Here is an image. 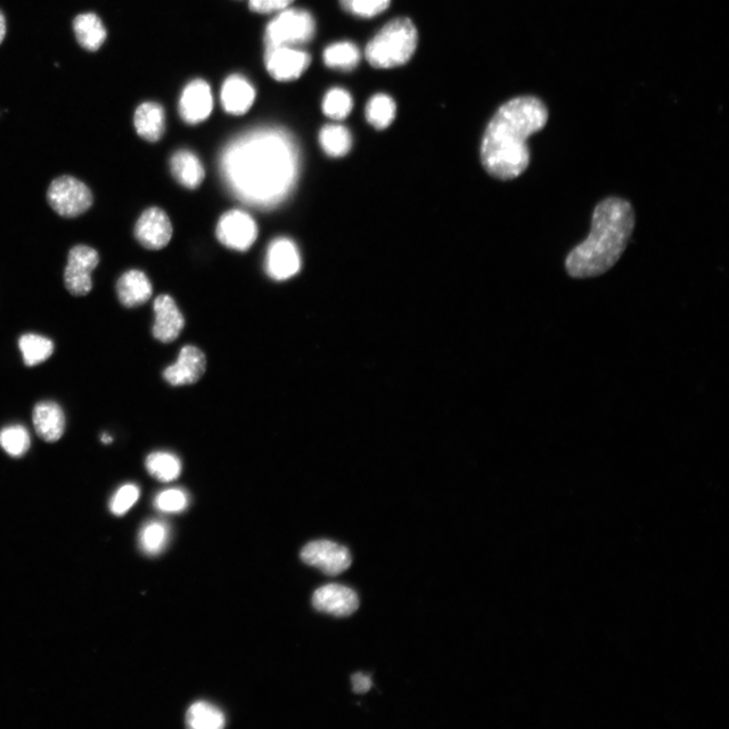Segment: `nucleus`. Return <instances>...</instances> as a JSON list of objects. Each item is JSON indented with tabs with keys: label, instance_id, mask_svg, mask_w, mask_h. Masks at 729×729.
<instances>
[{
	"label": "nucleus",
	"instance_id": "9d476101",
	"mask_svg": "<svg viewBox=\"0 0 729 729\" xmlns=\"http://www.w3.org/2000/svg\"><path fill=\"white\" fill-rule=\"evenodd\" d=\"M311 63V56L299 49L280 46L266 48L265 64L269 76L278 81L299 78Z\"/></svg>",
	"mask_w": 729,
	"mask_h": 729
},
{
	"label": "nucleus",
	"instance_id": "39448f33",
	"mask_svg": "<svg viewBox=\"0 0 729 729\" xmlns=\"http://www.w3.org/2000/svg\"><path fill=\"white\" fill-rule=\"evenodd\" d=\"M315 35L313 14L298 8L287 7L269 23L265 32L266 48L294 47L310 42Z\"/></svg>",
	"mask_w": 729,
	"mask_h": 729
},
{
	"label": "nucleus",
	"instance_id": "f704fd0d",
	"mask_svg": "<svg viewBox=\"0 0 729 729\" xmlns=\"http://www.w3.org/2000/svg\"><path fill=\"white\" fill-rule=\"evenodd\" d=\"M294 0H249L251 11L257 14L278 13L289 7Z\"/></svg>",
	"mask_w": 729,
	"mask_h": 729
},
{
	"label": "nucleus",
	"instance_id": "2eb2a0df",
	"mask_svg": "<svg viewBox=\"0 0 729 729\" xmlns=\"http://www.w3.org/2000/svg\"><path fill=\"white\" fill-rule=\"evenodd\" d=\"M206 357L193 346L184 347L178 361L163 372L165 379L173 387H184L198 381L206 370Z\"/></svg>",
	"mask_w": 729,
	"mask_h": 729
},
{
	"label": "nucleus",
	"instance_id": "a878e982",
	"mask_svg": "<svg viewBox=\"0 0 729 729\" xmlns=\"http://www.w3.org/2000/svg\"><path fill=\"white\" fill-rule=\"evenodd\" d=\"M146 469L151 477L161 482L176 480L182 472L179 459L168 452H154L146 458Z\"/></svg>",
	"mask_w": 729,
	"mask_h": 729
},
{
	"label": "nucleus",
	"instance_id": "1a4fd4ad",
	"mask_svg": "<svg viewBox=\"0 0 729 729\" xmlns=\"http://www.w3.org/2000/svg\"><path fill=\"white\" fill-rule=\"evenodd\" d=\"M301 560L327 576L341 575L351 564L349 549L329 540H317L308 543L302 549Z\"/></svg>",
	"mask_w": 729,
	"mask_h": 729
},
{
	"label": "nucleus",
	"instance_id": "72a5a7b5",
	"mask_svg": "<svg viewBox=\"0 0 729 729\" xmlns=\"http://www.w3.org/2000/svg\"><path fill=\"white\" fill-rule=\"evenodd\" d=\"M187 495L181 488L163 490L154 499V506L163 513H181L187 509Z\"/></svg>",
	"mask_w": 729,
	"mask_h": 729
},
{
	"label": "nucleus",
	"instance_id": "4c0bfd02",
	"mask_svg": "<svg viewBox=\"0 0 729 729\" xmlns=\"http://www.w3.org/2000/svg\"><path fill=\"white\" fill-rule=\"evenodd\" d=\"M101 440L105 445H108L113 442V438L109 435V433H103Z\"/></svg>",
	"mask_w": 729,
	"mask_h": 729
},
{
	"label": "nucleus",
	"instance_id": "b1692460",
	"mask_svg": "<svg viewBox=\"0 0 729 729\" xmlns=\"http://www.w3.org/2000/svg\"><path fill=\"white\" fill-rule=\"evenodd\" d=\"M187 725L193 729H221L225 726L223 712L207 702H196L188 708Z\"/></svg>",
	"mask_w": 729,
	"mask_h": 729
},
{
	"label": "nucleus",
	"instance_id": "cd10ccee",
	"mask_svg": "<svg viewBox=\"0 0 729 729\" xmlns=\"http://www.w3.org/2000/svg\"><path fill=\"white\" fill-rule=\"evenodd\" d=\"M319 143L327 155L341 158L351 150V135L350 131L342 125H326L319 133Z\"/></svg>",
	"mask_w": 729,
	"mask_h": 729
},
{
	"label": "nucleus",
	"instance_id": "bb28decb",
	"mask_svg": "<svg viewBox=\"0 0 729 729\" xmlns=\"http://www.w3.org/2000/svg\"><path fill=\"white\" fill-rule=\"evenodd\" d=\"M396 114V102L387 95H375L366 106L367 121L378 130L387 129L395 120Z\"/></svg>",
	"mask_w": 729,
	"mask_h": 729
},
{
	"label": "nucleus",
	"instance_id": "f257e3e1",
	"mask_svg": "<svg viewBox=\"0 0 729 729\" xmlns=\"http://www.w3.org/2000/svg\"><path fill=\"white\" fill-rule=\"evenodd\" d=\"M300 169L299 147L280 128H259L233 139L220 159L228 190L248 206L276 208L291 195Z\"/></svg>",
	"mask_w": 729,
	"mask_h": 729
},
{
	"label": "nucleus",
	"instance_id": "c9c22d12",
	"mask_svg": "<svg viewBox=\"0 0 729 729\" xmlns=\"http://www.w3.org/2000/svg\"><path fill=\"white\" fill-rule=\"evenodd\" d=\"M351 683H353V689L355 693L364 694L371 689L373 685L370 677L358 673L351 677Z\"/></svg>",
	"mask_w": 729,
	"mask_h": 729
},
{
	"label": "nucleus",
	"instance_id": "473e14b6",
	"mask_svg": "<svg viewBox=\"0 0 729 729\" xmlns=\"http://www.w3.org/2000/svg\"><path fill=\"white\" fill-rule=\"evenodd\" d=\"M139 497H141L139 488L133 483H126L113 495L109 504L110 511L120 517L130 511L131 507L137 503Z\"/></svg>",
	"mask_w": 729,
	"mask_h": 729
},
{
	"label": "nucleus",
	"instance_id": "412c9836",
	"mask_svg": "<svg viewBox=\"0 0 729 729\" xmlns=\"http://www.w3.org/2000/svg\"><path fill=\"white\" fill-rule=\"evenodd\" d=\"M171 174L177 181L187 188H196L204 181L205 170L201 160L188 150H178L170 159Z\"/></svg>",
	"mask_w": 729,
	"mask_h": 729
},
{
	"label": "nucleus",
	"instance_id": "dca6fc26",
	"mask_svg": "<svg viewBox=\"0 0 729 729\" xmlns=\"http://www.w3.org/2000/svg\"><path fill=\"white\" fill-rule=\"evenodd\" d=\"M155 322L154 338L161 342H171L178 338L185 326V318L173 298L160 295L153 305Z\"/></svg>",
	"mask_w": 729,
	"mask_h": 729
},
{
	"label": "nucleus",
	"instance_id": "f3484780",
	"mask_svg": "<svg viewBox=\"0 0 729 729\" xmlns=\"http://www.w3.org/2000/svg\"><path fill=\"white\" fill-rule=\"evenodd\" d=\"M32 423L41 439L48 443H54L63 436L67 419L59 404L46 400L36 405L32 412Z\"/></svg>",
	"mask_w": 729,
	"mask_h": 729
},
{
	"label": "nucleus",
	"instance_id": "ddd939ff",
	"mask_svg": "<svg viewBox=\"0 0 729 729\" xmlns=\"http://www.w3.org/2000/svg\"><path fill=\"white\" fill-rule=\"evenodd\" d=\"M314 607L335 617H348L359 608V597L353 589L338 585H326L316 589L313 597Z\"/></svg>",
	"mask_w": 729,
	"mask_h": 729
},
{
	"label": "nucleus",
	"instance_id": "6ab92c4d",
	"mask_svg": "<svg viewBox=\"0 0 729 729\" xmlns=\"http://www.w3.org/2000/svg\"><path fill=\"white\" fill-rule=\"evenodd\" d=\"M152 285L143 272L130 269L117 283L118 298L123 305L133 308L144 305L152 296Z\"/></svg>",
	"mask_w": 729,
	"mask_h": 729
},
{
	"label": "nucleus",
	"instance_id": "4be33fe9",
	"mask_svg": "<svg viewBox=\"0 0 729 729\" xmlns=\"http://www.w3.org/2000/svg\"><path fill=\"white\" fill-rule=\"evenodd\" d=\"M76 36L81 47L88 51H96L104 44L106 31L100 18L95 14L77 16L73 22Z\"/></svg>",
	"mask_w": 729,
	"mask_h": 729
},
{
	"label": "nucleus",
	"instance_id": "c756f323",
	"mask_svg": "<svg viewBox=\"0 0 729 729\" xmlns=\"http://www.w3.org/2000/svg\"><path fill=\"white\" fill-rule=\"evenodd\" d=\"M0 447L14 458H20L29 451L31 436L22 424H11L0 431Z\"/></svg>",
	"mask_w": 729,
	"mask_h": 729
},
{
	"label": "nucleus",
	"instance_id": "a211bd4d",
	"mask_svg": "<svg viewBox=\"0 0 729 729\" xmlns=\"http://www.w3.org/2000/svg\"><path fill=\"white\" fill-rule=\"evenodd\" d=\"M256 100V91L248 79L241 76L229 77L221 91V104L232 114L247 113Z\"/></svg>",
	"mask_w": 729,
	"mask_h": 729
},
{
	"label": "nucleus",
	"instance_id": "e433bc0d",
	"mask_svg": "<svg viewBox=\"0 0 729 729\" xmlns=\"http://www.w3.org/2000/svg\"><path fill=\"white\" fill-rule=\"evenodd\" d=\"M5 34H6V22L4 14L0 12V44L3 43Z\"/></svg>",
	"mask_w": 729,
	"mask_h": 729
},
{
	"label": "nucleus",
	"instance_id": "0eeeda50",
	"mask_svg": "<svg viewBox=\"0 0 729 729\" xmlns=\"http://www.w3.org/2000/svg\"><path fill=\"white\" fill-rule=\"evenodd\" d=\"M100 257L97 251L87 245L80 244L70 250L64 283L75 296H85L92 291V273L97 267Z\"/></svg>",
	"mask_w": 729,
	"mask_h": 729
},
{
	"label": "nucleus",
	"instance_id": "c85d7f7f",
	"mask_svg": "<svg viewBox=\"0 0 729 729\" xmlns=\"http://www.w3.org/2000/svg\"><path fill=\"white\" fill-rule=\"evenodd\" d=\"M169 538V529L165 522L152 520L147 522L139 533V545L147 555L155 556L166 548Z\"/></svg>",
	"mask_w": 729,
	"mask_h": 729
},
{
	"label": "nucleus",
	"instance_id": "20e7f679",
	"mask_svg": "<svg viewBox=\"0 0 729 729\" xmlns=\"http://www.w3.org/2000/svg\"><path fill=\"white\" fill-rule=\"evenodd\" d=\"M417 31L407 18H398L385 24L365 50L366 59L375 68L400 67L412 59L417 46Z\"/></svg>",
	"mask_w": 729,
	"mask_h": 729
},
{
	"label": "nucleus",
	"instance_id": "5701e85b",
	"mask_svg": "<svg viewBox=\"0 0 729 729\" xmlns=\"http://www.w3.org/2000/svg\"><path fill=\"white\" fill-rule=\"evenodd\" d=\"M19 348L24 364L32 367L47 361L54 351L50 339L36 333H26L19 340Z\"/></svg>",
	"mask_w": 729,
	"mask_h": 729
},
{
	"label": "nucleus",
	"instance_id": "7c9ffc66",
	"mask_svg": "<svg viewBox=\"0 0 729 729\" xmlns=\"http://www.w3.org/2000/svg\"><path fill=\"white\" fill-rule=\"evenodd\" d=\"M353 109V98L343 88H333L325 95L323 110L333 120L346 119Z\"/></svg>",
	"mask_w": 729,
	"mask_h": 729
},
{
	"label": "nucleus",
	"instance_id": "393cba45",
	"mask_svg": "<svg viewBox=\"0 0 729 729\" xmlns=\"http://www.w3.org/2000/svg\"><path fill=\"white\" fill-rule=\"evenodd\" d=\"M323 60L326 67L333 69L350 71L358 67L361 60L359 48L351 42L334 43L325 49Z\"/></svg>",
	"mask_w": 729,
	"mask_h": 729
},
{
	"label": "nucleus",
	"instance_id": "aec40b11",
	"mask_svg": "<svg viewBox=\"0 0 729 729\" xmlns=\"http://www.w3.org/2000/svg\"><path fill=\"white\" fill-rule=\"evenodd\" d=\"M134 125L139 136L147 141L157 142L165 133V110L159 104L144 103L135 112Z\"/></svg>",
	"mask_w": 729,
	"mask_h": 729
},
{
	"label": "nucleus",
	"instance_id": "9b49d317",
	"mask_svg": "<svg viewBox=\"0 0 729 729\" xmlns=\"http://www.w3.org/2000/svg\"><path fill=\"white\" fill-rule=\"evenodd\" d=\"M135 236L145 249L158 251L167 247L173 236V226L167 213L154 207L144 211L137 221Z\"/></svg>",
	"mask_w": 729,
	"mask_h": 729
},
{
	"label": "nucleus",
	"instance_id": "f8f14e48",
	"mask_svg": "<svg viewBox=\"0 0 729 729\" xmlns=\"http://www.w3.org/2000/svg\"><path fill=\"white\" fill-rule=\"evenodd\" d=\"M301 260L296 244L286 237H278L269 243L265 269L268 276L276 281H285L300 271Z\"/></svg>",
	"mask_w": 729,
	"mask_h": 729
},
{
	"label": "nucleus",
	"instance_id": "7ed1b4c3",
	"mask_svg": "<svg viewBox=\"0 0 729 729\" xmlns=\"http://www.w3.org/2000/svg\"><path fill=\"white\" fill-rule=\"evenodd\" d=\"M634 225V211L627 201H602L594 211L591 233L565 260L570 276L587 278L609 271L624 255Z\"/></svg>",
	"mask_w": 729,
	"mask_h": 729
},
{
	"label": "nucleus",
	"instance_id": "423d86ee",
	"mask_svg": "<svg viewBox=\"0 0 729 729\" xmlns=\"http://www.w3.org/2000/svg\"><path fill=\"white\" fill-rule=\"evenodd\" d=\"M47 199L57 214L65 218H76L84 214L94 203L89 187L70 176L55 178L48 188Z\"/></svg>",
	"mask_w": 729,
	"mask_h": 729
},
{
	"label": "nucleus",
	"instance_id": "2f4dec72",
	"mask_svg": "<svg viewBox=\"0 0 729 729\" xmlns=\"http://www.w3.org/2000/svg\"><path fill=\"white\" fill-rule=\"evenodd\" d=\"M343 10L360 18H374L387 10L390 0H340Z\"/></svg>",
	"mask_w": 729,
	"mask_h": 729
},
{
	"label": "nucleus",
	"instance_id": "f03ea898",
	"mask_svg": "<svg viewBox=\"0 0 729 729\" xmlns=\"http://www.w3.org/2000/svg\"><path fill=\"white\" fill-rule=\"evenodd\" d=\"M548 110L535 96H519L504 104L490 120L481 143V161L499 179L521 176L529 166V137L547 124Z\"/></svg>",
	"mask_w": 729,
	"mask_h": 729
},
{
	"label": "nucleus",
	"instance_id": "4468645a",
	"mask_svg": "<svg viewBox=\"0 0 729 729\" xmlns=\"http://www.w3.org/2000/svg\"><path fill=\"white\" fill-rule=\"evenodd\" d=\"M213 110V96L209 85L202 79L188 84L179 101V114L187 124H198L209 118Z\"/></svg>",
	"mask_w": 729,
	"mask_h": 729
},
{
	"label": "nucleus",
	"instance_id": "6e6552de",
	"mask_svg": "<svg viewBox=\"0 0 729 729\" xmlns=\"http://www.w3.org/2000/svg\"><path fill=\"white\" fill-rule=\"evenodd\" d=\"M259 229L256 221L241 210L226 212L220 218L216 235L218 241L226 248L247 251L258 239Z\"/></svg>",
	"mask_w": 729,
	"mask_h": 729
}]
</instances>
